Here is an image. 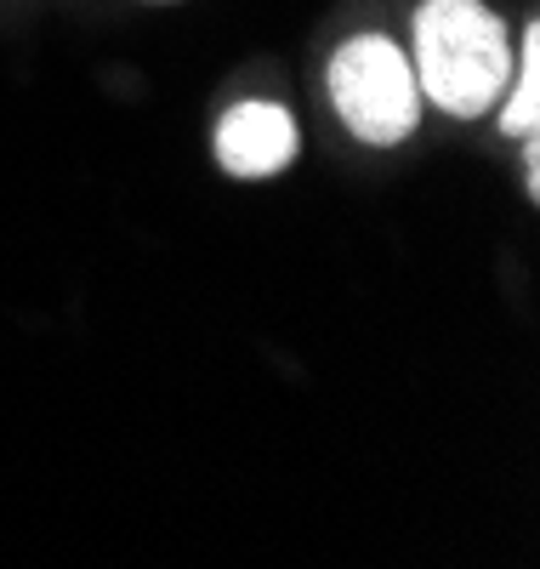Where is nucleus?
<instances>
[{
    "mask_svg": "<svg viewBox=\"0 0 540 569\" xmlns=\"http://www.w3.org/2000/svg\"><path fill=\"white\" fill-rule=\"evenodd\" d=\"M324 91H330L336 120L364 149H399V142L421 131V114H427L410 52L381 29L348 34L336 46L324 63Z\"/></svg>",
    "mask_w": 540,
    "mask_h": 569,
    "instance_id": "obj_2",
    "label": "nucleus"
},
{
    "mask_svg": "<svg viewBox=\"0 0 540 569\" xmlns=\"http://www.w3.org/2000/svg\"><path fill=\"white\" fill-rule=\"evenodd\" d=\"M523 182H529V200H534V188H540V149H534V137H523Z\"/></svg>",
    "mask_w": 540,
    "mask_h": 569,
    "instance_id": "obj_5",
    "label": "nucleus"
},
{
    "mask_svg": "<svg viewBox=\"0 0 540 569\" xmlns=\"http://www.w3.org/2000/svg\"><path fill=\"white\" fill-rule=\"evenodd\" d=\"M211 154L239 182H268L302 160V126L273 98H239L211 131Z\"/></svg>",
    "mask_w": 540,
    "mask_h": 569,
    "instance_id": "obj_3",
    "label": "nucleus"
},
{
    "mask_svg": "<svg viewBox=\"0 0 540 569\" xmlns=\"http://www.w3.org/2000/svg\"><path fill=\"white\" fill-rule=\"evenodd\" d=\"M404 52L421 86V103L450 120L496 114L518 63L507 18L496 7H483V0H421L410 12Z\"/></svg>",
    "mask_w": 540,
    "mask_h": 569,
    "instance_id": "obj_1",
    "label": "nucleus"
},
{
    "mask_svg": "<svg viewBox=\"0 0 540 569\" xmlns=\"http://www.w3.org/2000/svg\"><path fill=\"white\" fill-rule=\"evenodd\" d=\"M496 126L512 142L534 137V126H540V23H523V34H518V63L496 103Z\"/></svg>",
    "mask_w": 540,
    "mask_h": 569,
    "instance_id": "obj_4",
    "label": "nucleus"
}]
</instances>
